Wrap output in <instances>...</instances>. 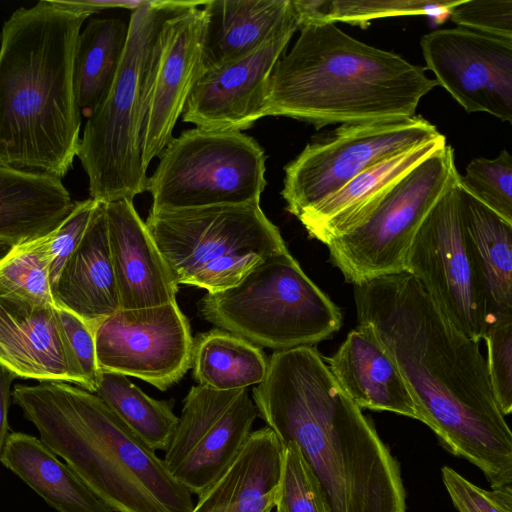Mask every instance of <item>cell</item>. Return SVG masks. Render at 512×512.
<instances>
[{
	"instance_id": "obj_15",
	"label": "cell",
	"mask_w": 512,
	"mask_h": 512,
	"mask_svg": "<svg viewBox=\"0 0 512 512\" xmlns=\"http://www.w3.org/2000/svg\"><path fill=\"white\" fill-rule=\"evenodd\" d=\"M299 28L293 24L253 52L205 71L188 97L183 121L208 131H243L265 117L270 76Z\"/></svg>"
},
{
	"instance_id": "obj_7",
	"label": "cell",
	"mask_w": 512,
	"mask_h": 512,
	"mask_svg": "<svg viewBox=\"0 0 512 512\" xmlns=\"http://www.w3.org/2000/svg\"><path fill=\"white\" fill-rule=\"evenodd\" d=\"M198 310L218 328L274 351L313 346L342 325L339 308L289 250L258 264L234 286L206 293Z\"/></svg>"
},
{
	"instance_id": "obj_44",
	"label": "cell",
	"mask_w": 512,
	"mask_h": 512,
	"mask_svg": "<svg viewBox=\"0 0 512 512\" xmlns=\"http://www.w3.org/2000/svg\"><path fill=\"white\" fill-rule=\"evenodd\" d=\"M273 509H267L266 511L264 512H272Z\"/></svg>"
},
{
	"instance_id": "obj_26",
	"label": "cell",
	"mask_w": 512,
	"mask_h": 512,
	"mask_svg": "<svg viewBox=\"0 0 512 512\" xmlns=\"http://www.w3.org/2000/svg\"><path fill=\"white\" fill-rule=\"evenodd\" d=\"M462 223L469 253L494 318L512 314V223L459 184Z\"/></svg>"
},
{
	"instance_id": "obj_36",
	"label": "cell",
	"mask_w": 512,
	"mask_h": 512,
	"mask_svg": "<svg viewBox=\"0 0 512 512\" xmlns=\"http://www.w3.org/2000/svg\"><path fill=\"white\" fill-rule=\"evenodd\" d=\"M487 369L498 407L506 416L512 411V314L501 315L483 338Z\"/></svg>"
},
{
	"instance_id": "obj_17",
	"label": "cell",
	"mask_w": 512,
	"mask_h": 512,
	"mask_svg": "<svg viewBox=\"0 0 512 512\" xmlns=\"http://www.w3.org/2000/svg\"><path fill=\"white\" fill-rule=\"evenodd\" d=\"M0 366L16 377L84 387L57 306L31 301L1 286Z\"/></svg>"
},
{
	"instance_id": "obj_8",
	"label": "cell",
	"mask_w": 512,
	"mask_h": 512,
	"mask_svg": "<svg viewBox=\"0 0 512 512\" xmlns=\"http://www.w3.org/2000/svg\"><path fill=\"white\" fill-rule=\"evenodd\" d=\"M145 224L178 285L216 293L288 251L260 204L149 213Z\"/></svg>"
},
{
	"instance_id": "obj_9",
	"label": "cell",
	"mask_w": 512,
	"mask_h": 512,
	"mask_svg": "<svg viewBox=\"0 0 512 512\" xmlns=\"http://www.w3.org/2000/svg\"><path fill=\"white\" fill-rule=\"evenodd\" d=\"M158 157L147 181L149 213L260 204L266 156L242 131L185 130Z\"/></svg>"
},
{
	"instance_id": "obj_29",
	"label": "cell",
	"mask_w": 512,
	"mask_h": 512,
	"mask_svg": "<svg viewBox=\"0 0 512 512\" xmlns=\"http://www.w3.org/2000/svg\"><path fill=\"white\" fill-rule=\"evenodd\" d=\"M129 23L94 18L81 30L75 52L74 88L81 115L88 118L107 94L128 38Z\"/></svg>"
},
{
	"instance_id": "obj_42",
	"label": "cell",
	"mask_w": 512,
	"mask_h": 512,
	"mask_svg": "<svg viewBox=\"0 0 512 512\" xmlns=\"http://www.w3.org/2000/svg\"><path fill=\"white\" fill-rule=\"evenodd\" d=\"M96 13L105 9L123 8L132 12L151 4L152 0H83Z\"/></svg>"
},
{
	"instance_id": "obj_28",
	"label": "cell",
	"mask_w": 512,
	"mask_h": 512,
	"mask_svg": "<svg viewBox=\"0 0 512 512\" xmlns=\"http://www.w3.org/2000/svg\"><path fill=\"white\" fill-rule=\"evenodd\" d=\"M267 366L261 347L221 328L200 333L193 342V377L198 385L213 390H243L257 385L263 381Z\"/></svg>"
},
{
	"instance_id": "obj_39",
	"label": "cell",
	"mask_w": 512,
	"mask_h": 512,
	"mask_svg": "<svg viewBox=\"0 0 512 512\" xmlns=\"http://www.w3.org/2000/svg\"><path fill=\"white\" fill-rule=\"evenodd\" d=\"M449 17L461 28L512 40V0H461Z\"/></svg>"
},
{
	"instance_id": "obj_35",
	"label": "cell",
	"mask_w": 512,
	"mask_h": 512,
	"mask_svg": "<svg viewBox=\"0 0 512 512\" xmlns=\"http://www.w3.org/2000/svg\"><path fill=\"white\" fill-rule=\"evenodd\" d=\"M460 184L477 200L512 223V157L506 150L495 159L472 160L465 175H460Z\"/></svg>"
},
{
	"instance_id": "obj_2",
	"label": "cell",
	"mask_w": 512,
	"mask_h": 512,
	"mask_svg": "<svg viewBox=\"0 0 512 512\" xmlns=\"http://www.w3.org/2000/svg\"><path fill=\"white\" fill-rule=\"evenodd\" d=\"M252 395L282 445L299 447L329 512H406L399 463L313 346L274 351Z\"/></svg>"
},
{
	"instance_id": "obj_24",
	"label": "cell",
	"mask_w": 512,
	"mask_h": 512,
	"mask_svg": "<svg viewBox=\"0 0 512 512\" xmlns=\"http://www.w3.org/2000/svg\"><path fill=\"white\" fill-rule=\"evenodd\" d=\"M74 204L62 179L0 164V241L18 246L45 237Z\"/></svg>"
},
{
	"instance_id": "obj_40",
	"label": "cell",
	"mask_w": 512,
	"mask_h": 512,
	"mask_svg": "<svg viewBox=\"0 0 512 512\" xmlns=\"http://www.w3.org/2000/svg\"><path fill=\"white\" fill-rule=\"evenodd\" d=\"M57 313L69 348L79 366L83 389L95 393L101 371L97 363L94 328L67 309L57 307Z\"/></svg>"
},
{
	"instance_id": "obj_32",
	"label": "cell",
	"mask_w": 512,
	"mask_h": 512,
	"mask_svg": "<svg viewBox=\"0 0 512 512\" xmlns=\"http://www.w3.org/2000/svg\"><path fill=\"white\" fill-rule=\"evenodd\" d=\"M49 235L14 246L0 260V286L31 301L56 306L50 281Z\"/></svg>"
},
{
	"instance_id": "obj_21",
	"label": "cell",
	"mask_w": 512,
	"mask_h": 512,
	"mask_svg": "<svg viewBox=\"0 0 512 512\" xmlns=\"http://www.w3.org/2000/svg\"><path fill=\"white\" fill-rule=\"evenodd\" d=\"M446 144L442 134L395 154L363 171L297 218L311 238L326 245L354 228L391 184Z\"/></svg>"
},
{
	"instance_id": "obj_27",
	"label": "cell",
	"mask_w": 512,
	"mask_h": 512,
	"mask_svg": "<svg viewBox=\"0 0 512 512\" xmlns=\"http://www.w3.org/2000/svg\"><path fill=\"white\" fill-rule=\"evenodd\" d=\"M257 408L244 389L225 413L201 436L173 477L199 496L228 469L252 432Z\"/></svg>"
},
{
	"instance_id": "obj_16",
	"label": "cell",
	"mask_w": 512,
	"mask_h": 512,
	"mask_svg": "<svg viewBox=\"0 0 512 512\" xmlns=\"http://www.w3.org/2000/svg\"><path fill=\"white\" fill-rule=\"evenodd\" d=\"M201 31L202 11L197 5L182 8L164 23L150 78L142 132L145 170L173 139L175 124L203 74Z\"/></svg>"
},
{
	"instance_id": "obj_3",
	"label": "cell",
	"mask_w": 512,
	"mask_h": 512,
	"mask_svg": "<svg viewBox=\"0 0 512 512\" xmlns=\"http://www.w3.org/2000/svg\"><path fill=\"white\" fill-rule=\"evenodd\" d=\"M83 0L20 7L0 34V164L62 179L80 146L74 61Z\"/></svg>"
},
{
	"instance_id": "obj_43",
	"label": "cell",
	"mask_w": 512,
	"mask_h": 512,
	"mask_svg": "<svg viewBox=\"0 0 512 512\" xmlns=\"http://www.w3.org/2000/svg\"><path fill=\"white\" fill-rule=\"evenodd\" d=\"M9 243L0 241V260H2L13 248Z\"/></svg>"
},
{
	"instance_id": "obj_41",
	"label": "cell",
	"mask_w": 512,
	"mask_h": 512,
	"mask_svg": "<svg viewBox=\"0 0 512 512\" xmlns=\"http://www.w3.org/2000/svg\"><path fill=\"white\" fill-rule=\"evenodd\" d=\"M16 376L0 366V455L9 436L8 411L11 398V384Z\"/></svg>"
},
{
	"instance_id": "obj_6",
	"label": "cell",
	"mask_w": 512,
	"mask_h": 512,
	"mask_svg": "<svg viewBox=\"0 0 512 512\" xmlns=\"http://www.w3.org/2000/svg\"><path fill=\"white\" fill-rule=\"evenodd\" d=\"M206 1L152 0L131 13L125 50L102 102L87 118L77 158L90 198L109 203L147 191L142 132L162 28L182 8Z\"/></svg>"
},
{
	"instance_id": "obj_25",
	"label": "cell",
	"mask_w": 512,
	"mask_h": 512,
	"mask_svg": "<svg viewBox=\"0 0 512 512\" xmlns=\"http://www.w3.org/2000/svg\"><path fill=\"white\" fill-rule=\"evenodd\" d=\"M0 462L58 512H113L33 435L10 433Z\"/></svg>"
},
{
	"instance_id": "obj_18",
	"label": "cell",
	"mask_w": 512,
	"mask_h": 512,
	"mask_svg": "<svg viewBox=\"0 0 512 512\" xmlns=\"http://www.w3.org/2000/svg\"><path fill=\"white\" fill-rule=\"evenodd\" d=\"M105 204L107 234L121 309L176 302L178 284L133 200Z\"/></svg>"
},
{
	"instance_id": "obj_38",
	"label": "cell",
	"mask_w": 512,
	"mask_h": 512,
	"mask_svg": "<svg viewBox=\"0 0 512 512\" xmlns=\"http://www.w3.org/2000/svg\"><path fill=\"white\" fill-rule=\"evenodd\" d=\"M98 204V201L90 197L75 202L70 214L49 235L48 252L52 291L64 266L82 241Z\"/></svg>"
},
{
	"instance_id": "obj_30",
	"label": "cell",
	"mask_w": 512,
	"mask_h": 512,
	"mask_svg": "<svg viewBox=\"0 0 512 512\" xmlns=\"http://www.w3.org/2000/svg\"><path fill=\"white\" fill-rule=\"evenodd\" d=\"M94 394L152 450H166L179 421L173 402L156 400L127 376L111 372H101Z\"/></svg>"
},
{
	"instance_id": "obj_1",
	"label": "cell",
	"mask_w": 512,
	"mask_h": 512,
	"mask_svg": "<svg viewBox=\"0 0 512 512\" xmlns=\"http://www.w3.org/2000/svg\"><path fill=\"white\" fill-rule=\"evenodd\" d=\"M357 321L401 373L419 421L491 488L512 485V432L492 391L480 342L458 330L407 272L353 285Z\"/></svg>"
},
{
	"instance_id": "obj_33",
	"label": "cell",
	"mask_w": 512,
	"mask_h": 512,
	"mask_svg": "<svg viewBox=\"0 0 512 512\" xmlns=\"http://www.w3.org/2000/svg\"><path fill=\"white\" fill-rule=\"evenodd\" d=\"M461 0H326L318 19L366 26L370 21L399 16H426L442 22Z\"/></svg>"
},
{
	"instance_id": "obj_20",
	"label": "cell",
	"mask_w": 512,
	"mask_h": 512,
	"mask_svg": "<svg viewBox=\"0 0 512 512\" xmlns=\"http://www.w3.org/2000/svg\"><path fill=\"white\" fill-rule=\"evenodd\" d=\"M327 365L339 386L360 409L387 411L419 420L401 373L369 325L358 323Z\"/></svg>"
},
{
	"instance_id": "obj_5",
	"label": "cell",
	"mask_w": 512,
	"mask_h": 512,
	"mask_svg": "<svg viewBox=\"0 0 512 512\" xmlns=\"http://www.w3.org/2000/svg\"><path fill=\"white\" fill-rule=\"evenodd\" d=\"M11 396L40 439L113 512H191L192 494L96 394L66 382Z\"/></svg>"
},
{
	"instance_id": "obj_22",
	"label": "cell",
	"mask_w": 512,
	"mask_h": 512,
	"mask_svg": "<svg viewBox=\"0 0 512 512\" xmlns=\"http://www.w3.org/2000/svg\"><path fill=\"white\" fill-rule=\"evenodd\" d=\"M284 447L267 426L252 431L228 469L191 512H264L275 507Z\"/></svg>"
},
{
	"instance_id": "obj_14",
	"label": "cell",
	"mask_w": 512,
	"mask_h": 512,
	"mask_svg": "<svg viewBox=\"0 0 512 512\" xmlns=\"http://www.w3.org/2000/svg\"><path fill=\"white\" fill-rule=\"evenodd\" d=\"M421 48L425 70L466 112L512 122V40L444 28L425 34Z\"/></svg>"
},
{
	"instance_id": "obj_10",
	"label": "cell",
	"mask_w": 512,
	"mask_h": 512,
	"mask_svg": "<svg viewBox=\"0 0 512 512\" xmlns=\"http://www.w3.org/2000/svg\"><path fill=\"white\" fill-rule=\"evenodd\" d=\"M459 175L446 144L391 184L354 228L329 241V261L353 285L405 272L418 228Z\"/></svg>"
},
{
	"instance_id": "obj_23",
	"label": "cell",
	"mask_w": 512,
	"mask_h": 512,
	"mask_svg": "<svg viewBox=\"0 0 512 512\" xmlns=\"http://www.w3.org/2000/svg\"><path fill=\"white\" fill-rule=\"evenodd\" d=\"M53 298L93 328L120 307L110 256L105 204L99 202L78 248L64 266Z\"/></svg>"
},
{
	"instance_id": "obj_13",
	"label": "cell",
	"mask_w": 512,
	"mask_h": 512,
	"mask_svg": "<svg viewBox=\"0 0 512 512\" xmlns=\"http://www.w3.org/2000/svg\"><path fill=\"white\" fill-rule=\"evenodd\" d=\"M94 333L101 372L136 377L165 391L191 368L194 339L176 302L119 309Z\"/></svg>"
},
{
	"instance_id": "obj_4",
	"label": "cell",
	"mask_w": 512,
	"mask_h": 512,
	"mask_svg": "<svg viewBox=\"0 0 512 512\" xmlns=\"http://www.w3.org/2000/svg\"><path fill=\"white\" fill-rule=\"evenodd\" d=\"M269 79L265 116L314 125L409 118L438 86L425 68L365 44L332 22L302 23Z\"/></svg>"
},
{
	"instance_id": "obj_37",
	"label": "cell",
	"mask_w": 512,
	"mask_h": 512,
	"mask_svg": "<svg viewBox=\"0 0 512 512\" xmlns=\"http://www.w3.org/2000/svg\"><path fill=\"white\" fill-rule=\"evenodd\" d=\"M442 481L458 512H512V485L481 488L448 466Z\"/></svg>"
},
{
	"instance_id": "obj_31",
	"label": "cell",
	"mask_w": 512,
	"mask_h": 512,
	"mask_svg": "<svg viewBox=\"0 0 512 512\" xmlns=\"http://www.w3.org/2000/svg\"><path fill=\"white\" fill-rule=\"evenodd\" d=\"M243 390L217 391L202 385L190 388L183 401L177 427L163 458L171 473Z\"/></svg>"
},
{
	"instance_id": "obj_11",
	"label": "cell",
	"mask_w": 512,
	"mask_h": 512,
	"mask_svg": "<svg viewBox=\"0 0 512 512\" xmlns=\"http://www.w3.org/2000/svg\"><path fill=\"white\" fill-rule=\"evenodd\" d=\"M459 184L460 175L421 223L407 252L405 272L458 330L480 342L495 318L468 250Z\"/></svg>"
},
{
	"instance_id": "obj_34",
	"label": "cell",
	"mask_w": 512,
	"mask_h": 512,
	"mask_svg": "<svg viewBox=\"0 0 512 512\" xmlns=\"http://www.w3.org/2000/svg\"><path fill=\"white\" fill-rule=\"evenodd\" d=\"M276 512H329L315 475L294 442L283 445Z\"/></svg>"
},
{
	"instance_id": "obj_12",
	"label": "cell",
	"mask_w": 512,
	"mask_h": 512,
	"mask_svg": "<svg viewBox=\"0 0 512 512\" xmlns=\"http://www.w3.org/2000/svg\"><path fill=\"white\" fill-rule=\"evenodd\" d=\"M442 135L419 115L342 124L309 143L285 168L281 195L298 217L373 165Z\"/></svg>"
},
{
	"instance_id": "obj_19",
	"label": "cell",
	"mask_w": 512,
	"mask_h": 512,
	"mask_svg": "<svg viewBox=\"0 0 512 512\" xmlns=\"http://www.w3.org/2000/svg\"><path fill=\"white\" fill-rule=\"evenodd\" d=\"M201 11L203 73L253 52L293 24H302L294 0H211Z\"/></svg>"
}]
</instances>
